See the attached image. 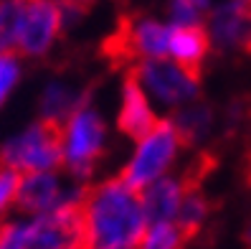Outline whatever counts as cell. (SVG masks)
Returning <instances> with one entry per match:
<instances>
[{
    "label": "cell",
    "instance_id": "5b68a950",
    "mask_svg": "<svg viewBox=\"0 0 251 249\" xmlns=\"http://www.w3.org/2000/svg\"><path fill=\"white\" fill-rule=\"evenodd\" d=\"M107 130L92 107H76L61 125V163L76 178H86L101 158Z\"/></svg>",
    "mask_w": 251,
    "mask_h": 249
},
{
    "label": "cell",
    "instance_id": "30bf717a",
    "mask_svg": "<svg viewBox=\"0 0 251 249\" xmlns=\"http://www.w3.org/2000/svg\"><path fill=\"white\" fill-rule=\"evenodd\" d=\"M168 38L170 23H160L155 18H135L122 31V54L140 58V61H155L168 58Z\"/></svg>",
    "mask_w": 251,
    "mask_h": 249
},
{
    "label": "cell",
    "instance_id": "ac0fdd59",
    "mask_svg": "<svg viewBox=\"0 0 251 249\" xmlns=\"http://www.w3.org/2000/svg\"><path fill=\"white\" fill-rule=\"evenodd\" d=\"M205 10L208 0H170V26H201Z\"/></svg>",
    "mask_w": 251,
    "mask_h": 249
},
{
    "label": "cell",
    "instance_id": "603a6c76",
    "mask_svg": "<svg viewBox=\"0 0 251 249\" xmlns=\"http://www.w3.org/2000/svg\"><path fill=\"white\" fill-rule=\"evenodd\" d=\"M244 239H246V244L251 247V224H249V229H246V234H244Z\"/></svg>",
    "mask_w": 251,
    "mask_h": 249
},
{
    "label": "cell",
    "instance_id": "44dd1931",
    "mask_svg": "<svg viewBox=\"0 0 251 249\" xmlns=\"http://www.w3.org/2000/svg\"><path fill=\"white\" fill-rule=\"evenodd\" d=\"M18 183H21V175L10 168L0 170V221H3L5 211L16 203L18 196Z\"/></svg>",
    "mask_w": 251,
    "mask_h": 249
},
{
    "label": "cell",
    "instance_id": "ffe728a7",
    "mask_svg": "<svg viewBox=\"0 0 251 249\" xmlns=\"http://www.w3.org/2000/svg\"><path fill=\"white\" fill-rule=\"evenodd\" d=\"M175 127L180 130L183 140H185V138H196V135H201L203 130L208 127V112H205L203 107L185 110L178 120H175Z\"/></svg>",
    "mask_w": 251,
    "mask_h": 249
},
{
    "label": "cell",
    "instance_id": "7402d4cb",
    "mask_svg": "<svg viewBox=\"0 0 251 249\" xmlns=\"http://www.w3.org/2000/svg\"><path fill=\"white\" fill-rule=\"evenodd\" d=\"M58 5H61V10H64V18L66 16H79V13L92 3V0H56Z\"/></svg>",
    "mask_w": 251,
    "mask_h": 249
},
{
    "label": "cell",
    "instance_id": "8992f818",
    "mask_svg": "<svg viewBox=\"0 0 251 249\" xmlns=\"http://www.w3.org/2000/svg\"><path fill=\"white\" fill-rule=\"evenodd\" d=\"M132 77L150 97V102H160L168 107H178L193 102L198 94V74L170 58H155V61H140Z\"/></svg>",
    "mask_w": 251,
    "mask_h": 249
},
{
    "label": "cell",
    "instance_id": "52a82bcc",
    "mask_svg": "<svg viewBox=\"0 0 251 249\" xmlns=\"http://www.w3.org/2000/svg\"><path fill=\"white\" fill-rule=\"evenodd\" d=\"M64 28V10L56 0H23L18 46L23 56H43Z\"/></svg>",
    "mask_w": 251,
    "mask_h": 249
},
{
    "label": "cell",
    "instance_id": "5bb4252c",
    "mask_svg": "<svg viewBox=\"0 0 251 249\" xmlns=\"http://www.w3.org/2000/svg\"><path fill=\"white\" fill-rule=\"evenodd\" d=\"M185 231L175 221H150L145 226L137 249H183Z\"/></svg>",
    "mask_w": 251,
    "mask_h": 249
},
{
    "label": "cell",
    "instance_id": "ba28073f",
    "mask_svg": "<svg viewBox=\"0 0 251 249\" xmlns=\"http://www.w3.org/2000/svg\"><path fill=\"white\" fill-rule=\"evenodd\" d=\"M84 196H86V191H81V188L64 191L58 175L53 170H49V173H28V175H21L16 203H18L23 211L36 216V214L53 211L58 206H64V203H81Z\"/></svg>",
    "mask_w": 251,
    "mask_h": 249
},
{
    "label": "cell",
    "instance_id": "6da1fadb",
    "mask_svg": "<svg viewBox=\"0 0 251 249\" xmlns=\"http://www.w3.org/2000/svg\"><path fill=\"white\" fill-rule=\"evenodd\" d=\"M81 216L86 249H137L147 226L140 191L122 178L86 191Z\"/></svg>",
    "mask_w": 251,
    "mask_h": 249
},
{
    "label": "cell",
    "instance_id": "9c48e42d",
    "mask_svg": "<svg viewBox=\"0 0 251 249\" xmlns=\"http://www.w3.org/2000/svg\"><path fill=\"white\" fill-rule=\"evenodd\" d=\"M208 36L218 46L251 51V0H226L211 13Z\"/></svg>",
    "mask_w": 251,
    "mask_h": 249
},
{
    "label": "cell",
    "instance_id": "277c9868",
    "mask_svg": "<svg viewBox=\"0 0 251 249\" xmlns=\"http://www.w3.org/2000/svg\"><path fill=\"white\" fill-rule=\"evenodd\" d=\"M0 163L18 175L56 170L61 166V125L41 120L10 138L0 148Z\"/></svg>",
    "mask_w": 251,
    "mask_h": 249
},
{
    "label": "cell",
    "instance_id": "8fae6325",
    "mask_svg": "<svg viewBox=\"0 0 251 249\" xmlns=\"http://www.w3.org/2000/svg\"><path fill=\"white\" fill-rule=\"evenodd\" d=\"M155 112L152 102L145 94V89L137 84L135 77H127L125 89H122V110H120V130L127 133L129 138L140 140L155 127Z\"/></svg>",
    "mask_w": 251,
    "mask_h": 249
},
{
    "label": "cell",
    "instance_id": "d6986e66",
    "mask_svg": "<svg viewBox=\"0 0 251 249\" xmlns=\"http://www.w3.org/2000/svg\"><path fill=\"white\" fill-rule=\"evenodd\" d=\"M18 79H21V64L16 54H0V107L5 105L10 92L16 89Z\"/></svg>",
    "mask_w": 251,
    "mask_h": 249
},
{
    "label": "cell",
    "instance_id": "3957f363",
    "mask_svg": "<svg viewBox=\"0 0 251 249\" xmlns=\"http://www.w3.org/2000/svg\"><path fill=\"white\" fill-rule=\"evenodd\" d=\"M183 135L175 127V122H155V127L147 135L137 140V150L132 153L129 163L125 166L122 181L132 186L135 191H145L155 181L165 178V173L175 163L180 153Z\"/></svg>",
    "mask_w": 251,
    "mask_h": 249
},
{
    "label": "cell",
    "instance_id": "7c38bea8",
    "mask_svg": "<svg viewBox=\"0 0 251 249\" xmlns=\"http://www.w3.org/2000/svg\"><path fill=\"white\" fill-rule=\"evenodd\" d=\"M211 49V36L203 26H170V38H168V58L180 64L190 71H196L208 56Z\"/></svg>",
    "mask_w": 251,
    "mask_h": 249
},
{
    "label": "cell",
    "instance_id": "9a60e30c",
    "mask_svg": "<svg viewBox=\"0 0 251 249\" xmlns=\"http://www.w3.org/2000/svg\"><path fill=\"white\" fill-rule=\"evenodd\" d=\"M41 107H43V120H49L53 125H64L66 117L76 107H81V105H79V97L74 94L69 86L51 84L49 89H46V94H43Z\"/></svg>",
    "mask_w": 251,
    "mask_h": 249
},
{
    "label": "cell",
    "instance_id": "2e32d148",
    "mask_svg": "<svg viewBox=\"0 0 251 249\" xmlns=\"http://www.w3.org/2000/svg\"><path fill=\"white\" fill-rule=\"evenodd\" d=\"M205 216H208V201H205L196 188H188L180 209H178V216H175V224L185 231V237H193V234L203 226Z\"/></svg>",
    "mask_w": 251,
    "mask_h": 249
},
{
    "label": "cell",
    "instance_id": "7a4b0ae2",
    "mask_svg": "<svg viewBox=\"0 0 251 249\" xmlns=\"http://www.w3.org/2000/svg\"><path fill=\"white\" fill-rule=\"evenodd\" d=\"M81 203L0 224V249H86Z\"/></svg>",
    "mask_w": 251,
    "mask_h": 249
},
{
    "label": "cell",
    "instance_id": "4fadbf2b",
    "mask_svg": "<svg viewBox=\"0 0 251 249\" xmlns=\"http://www.w3.org/2000/svg\"><path fill=\"white\" fill-rule=\"evenodd\" d=\"M188 183L180 178H160L152 186H147L145 191H140L142 196V209L147 216V224L150 221H175L178 209L183 203V196L188 191Z\"/></svg>",
    "mask_w": 251,
    "mask_h": 249
},
{
    "label": "cell",
    "instance_id": "e0dca14e",
    "mask_svg": "<svg viewBox=\"0 0 251 249\" xmlns=\"http://www.w3.org/2000/svg\"><path fill=\"white\" fill-rule=\"evenodd\" d=\"M23 0H0V54H13L18 46Z\"/></svg>",
    "mask_w": 251,
    "mask_h": 249
}]
</instances>
